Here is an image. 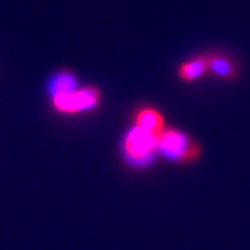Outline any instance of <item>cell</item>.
Instances as JSON below:
<instances>
[{
  "label": "cell",
  "mask_w": 250,
  "mask_h": 250,
  "mask_svg": "<svg viewBox=\"0 0 250 250\" xmlns=\"http://www.w3.org/2000/svg\"><path fill=\"white\" fill-rule=\"evenodd\" d=\"M157 152L171 161L189 164L201 157L202 148L201 145L187 133L166 128L157 137Z\"/></svg>",
  "instance_id": "6da1fadb"
},
{
  "label": "cell",
  "mask_w": 250,
  "mask_h": 250,
  "mask_svg": "<svg viewBox=\"0 0 250 250\" xmlns=\"http://www.w3.org/2000/svg\"><path fill=\"white\" fill-rule=\"evenodd\" d=\"M101 100V92L96 87L88 86L74 92L51 97L54 109L62 114H78L96 109Z\"/></svg>",
  "instance_id": "7a4b0ae2"
},
{
  "label": "cell",
  "mask_w": 250,
  "mask_h": 250,
  "mask_svg": "<svg viewBox=\"0 0 250 250\" xmlns=\"http://www.w3.org/2000/svg\"><path fill=\"white\" fill-rule=\"evenodd\" d=\"M157 151V137L138 128L129 130L124 139V153L135 165H146Z\"/></svg>",
  "instance_id": "3957f363"
},
{
  "label": "cell",
  "mask_w": 250,
  "mask_h": 250,
  "mask_svg": "<svg viewBox=\"0 0 250 250\" xmlns=\"http://www.w3.org/2000/svg\"><path fill=\"white\" fill-rule=\"evenodd\" d=\"M208 73L225 81L236 79L240 74L239 65L231 56L221 53L207 54Z\"/></svg>",
  "instance_id": "277c9868"
},
{
  "label": "cell",
  "mask_w": 250,
  "mask_h": 250,
  "mask_svg": "<svg viewBox=\"0 0 250 250\" xmlns=\"http://www.w3.org/2000/svg\"><path fill=\"white\" fill-rule=\"evenodd\" d=\"M134 126L143 132L156 135V137H158L166 129L164 116L152 107H145L137 112L134 119Z\"/></svg>",
  "instance_id": "5b68a950"
},
{
  "label": "cell",
  "mask_w": 250,
  "mask_h": 250,
  "mask_svg": "<svg viewBox=\"0 0 250 250\" xmlns=\"http://www.w3.org/2000/svg\"><path fill=\"white\" fill-rule=\"evenodd\" d=\"M179 78L184 82H193L197 79L202 78L203 76L209 74L208 73L207 55H199L193 58L189 62H184L178 70Z\"/></svg>",
  "instance_id": "8992f818"
},
{
  "label": "cell",
  "mask_w": 250,
  "mask_h": 250,
  "mask_svg": "<svg viewBox=\"0 0 250 250\" xmlns=\"http://www.w3.org/2000/svg\"><path fill=\"white\" fill-rule=\"evenodd\" d=\"M77 88V78L72 72L62 70V72L54 74L49 83L50 96L65 95V93L74 92Z\"/></svg>",
  "instance_id": "52a82bcc"
}]
</instances>
